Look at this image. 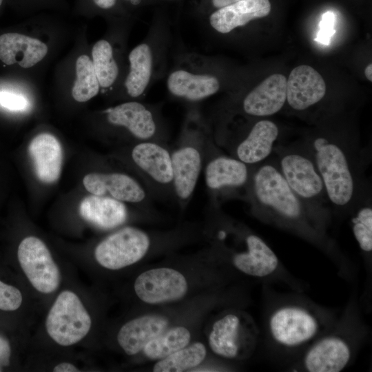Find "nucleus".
Returning <instances> with one entry per match:
<instances>
[{"mask_svg": "<svg viewBox=\"0 0 372 372\" xmlns=\"http://www.w3.org/2000/svg\"><path fill=\"white\" fill-rule=\"evenodd\" d=\"M99 87L92 60L87 55H81L76 61L72 97L78 102L87 101L98 94Z\"/></svg>", "mask_w": 372, "mask_h": 372, "instance_id": "obj_29", "label": "nucleus"}, {"mask_svg": "<svg viewBox=\"0 0 372 372\" xmlns=\"http://www.w3.org/2000/svg\"><path fill=\"white\" fill-rule=\"evenodd\" d=\"M209 138L196 131L184 132L171 147L174 200L184 209L189 203L203 169Z\"/></svg>", "mask_w": 372, "mask_h": 372, "instance_id": "obj_8", "label": "nucleus"}, {"mask_svg": "<svg viewBox=\"0 0 372 372\" xmlns=\"http://www.w3.org/2000/svg\"><path fill=\"white\" fill-rule=\"evenodd\" d=\"M3 0H0V6H1Z\"/></svg>", "mask_w": 372, "mask_h": 372, "instance_id": "obj_38", "label": "nucleus"}, {"mask_svg": "<svg viewBox=\"0 0 372 372\" xmlns=\"http://www.w3.org/2000/svg\"><path fill=\"white\" fill-rule=\"evenodd\" d=\"M23 297L21 291L14 286L0 280V309L14 311L19 308Z\"/></svg>", "mask_w": 372, "mask_h": 372, "instance_id": "obj_31", "label": "nucleus"}, {"mask_svg": "<svg viewBox=\"0 0 372 372\" xmlns=\"http://www.w3.org/2000/svg\"><path fill=\"white\" fill-rule=\"evenodd\" d=\"M11 349L9 342L0 336V371L10 363Z\"/></svg>", "mask_w": 372, "mask_h": 372, "instance_id": "obj_33", "label": "nucleus"}, {"mask_svg": "<svg viewBox=\"0 0 372 372\" xmlns=\"http://www.w3.org/2000/svg\"><path fill=\"white\" fill-rule=\"evenodd\" d=\"M130 72L125 81L127 94L138 97L145 90L152 72V54L150 47L141 43L129 54Z\"/></svg>", "mask_w": 372, "mask_h": 372, "instance_id": "obj_25", "label": "nucleus"}, {"mask_svg": "<svg viewBox=\"0 0 372 372\" xmlns=\"http://www.w3.org/2000/svg\"><path fill=\"white\" fill-rule=\"evenodd\" d=\"M83 183L91 194L151 208L152 198L141 182L130 174L119 172H92L84 176Z\"/></svg>", "mask_w": 372, "mask_h": 372, "instance_id": "obj_14", "label": "nucleus"}, {"mask_svg": "<svg viewBox=\"0 0 372 372\" xmlns=\"http://www.w3.org/2000/svg\"><path fill=\"white\" fill-rule=\"evenodd\" d=\"M53 371L54 372H75L79 371V369L74 364L68 362H62L56 365Z\"/></svg>", "mask_w": 372, "mask_h": 372, "instance_id": "obj_35", "label": "nucleus"}, {"mask_svg": "<svg viewBox=\"0 0 372 372\" xmlns=\"http://www.w3.org/2000/svg\"><path fill=\"white\" fill-rule=\"evenodd\" d=\"M128 158L152 199L175 203L171 147L166 143H135L128 152Z\"/></svg>", "mask_w": 372, "mask_h": 372, "instance_id": "obj_6", "label": "nucleus"}, {"mask_svg": "<svg viewBox=\"0 0 372 372\" xmlns=\"http://www.w3.org/2000/svg\"><path fill=\"white\" fill-rule=\"evenodd\" d=\"M253 166L225 154L209 138L203 169L209 202L220 205L229 199L242 200Z\"/></svg>", "mask_w": 372, "mask_h": 372, "instance_id": "obj_7", "label": "nucleus"}, {"mask_svg": "<svg viewBox=\"0 0 372 372\" xmlns=\"http://www.w3.org/2000/svg\"><path fill=\"white\" fill-rule=\"evenodd\" d=\"M190 339L191 333L185 327L167 328L149 341L143 351L147 358L159 360L187 346Z\"/></svg>", "mask_w": 372, "mask_h": 372, "instance_id": "obj_27", "label": "nucleus"}, {"mask_svg": "<svg viewBox=\"0 0 372 372\" xmlns=\"http://www.w3.org/2000/svg\"><path fill=\"white\" fill-rule=\"evenodd\" d=\"M338 318L330 311L300 298L273 304L266 318L269 342L282 353L303 351Z\"/></svg>", "mask_w": 372, "mask_h": 372, "instance_id": "obj_3", "label": "nucleus"}, {"mask_svg": "<svg viewBox=\"0 0 372 372\" xmlns=\"http://www.w3.org/2000/svg\"><path fill=\"white\" fill-rule=\"evenodd\" d=\"M326 92V83L321 74L307 65L294 68L287 80L286 102L297 112H304L320 103Z\"/></svg>", "mask_w": 372, "mask_h": 372, "instance_id": "obj_17", "label": "nucleus"}, {"mask_svg": "<svg viewBox=\"0 0 372 372\" xmlns=\"http://www.w3.org/2000/svg\"><path fill=\"white\" fill-rule=\"evenodd\" d=\"M364 74L366 78L370 81H372V64L369 63L364 69Z\"/></svg>", "mask_w": 372, "mask_h": 372, "instance_id": "obj_37", "label": "nucleus"}, {"mask_svg": "<svg viewBox=\"0 0 372 372\" xmlns=\"http://www.w3.org/2000/svg\"><path fill=\"white\" fill-rule=\"evenodd\" d=\"M92 64L100 87H108L116 81L118 68L113 56L110 43L106 40H99L92 50Z\"/></svg>", "mask_w": 372, "mask_h": 372, "instance_id": "obj_30", "label": "nucleus"}, {"mask_svg": "<svg viewBox=\"0 0 372 372\" xmlns=\"http://www.w3.org/2000/svg\"><path fill=\"white\" fill-rule=\"evenodd\" d=\"M271 6L269 0H242L218 9L209 17L213 28L222 34H227L249 21L269 14Z\"/></svg>", "mask_w": 372, "mask_h": 372, "instance_id": "obj_22", "label": "nucleus"}, {"mask_svg": "<svg viewBox=\"0 0 372 372\" xmlns=\"http://www.w3.org/2000/svg\"><path fill=\"white\" fill-rule=\"evenodd\" d=\"M302 142L322 178L333 216L344 219L371 193L366 176L369 153L357 138L347 134L319 132Z\"/></svg>", "mask_w": 372, "mask_h": 372, "instance_id": "obj_2", "label": "nucleus"}, {"mask_svg": "<svg viewBox=\"0 0 372 372\" xmlns=\"http://www.w3.org/2000/svg\"><path fill=\"white\" fill-rule=\"evenodd\" d=\"M91 318L78 296L63 291L56 298L45 321L48 335L57 344L67 347L81 341L90 331Z\"/></svg>", "mask_w": 372, "mask_h": 372, "instance_id": "obj_10", "label": "nucleus"}, {"mask_svg": "<svg viewBox=\"0 0 372 372\" xmlns=\"http://www.w3.org/2000/svg\"><path fill=\"white\" fill-rule=\"evenodd\" d=\"M28 152L37 178L44 183L56 182L61 174L63 149L56 138L48 133L36 136Z\"/></svg>", "mask_w": 372, "mask_h": 372, "instance_id": "obj_20", "label": "nucleus"}, {"mask_svg": "<svg viewBox=\"0 0 372 372\" xmlns=\"http://www.w3.org/2000/svg\"><path fill=\"white\" fill-rule=\"evenodd\" d=\"M286 101L287 79L282 74H273L245 96L242 110L254 117L269 116L280 112Z\"/></svg>", "mask_w": 372, "mask_h": 372, "instance_id": "obj_18", "label": "nucleus"}, {"mask_svg": "<svg viewBox=\"0 0 372 372\" xmlns=\"http://www.w3.org/2000/svg\"><path fill=\"white\" fill-rule=\"evenodd\" d=\"M272 155L291 190L327 232L333 214L322 178L304 143L276 144Z\"/></svg>", "mask_w": 372, "mask_h": 372, "instance_id": "obj_5", "label": "nucleus"}, {"mask_svg": "<svg viewBox=\"0 0 372 372\" xmlns=\"http://www.w3.org/2000/svg\"><path fill=\"white\" fill-rule=\"evenodd\" d=\"M90 1L99 9L110 10L115 6L117 0H90Z\"/></svg>", "mask_w": 372, "mask_h": 372, "instance_id": "obj_34", "label": "nucleus"}, {"mask_svg": "<svg viewBox=\"0 0 372 372\" xmlns=\"http://www.w3.org/2000/svg\"><path fill=\"white\" fill-rule=\"evenodd\" d=\"M41 41L19 33L0 36V60L6 65L19 64L29 68L41 61L48 52Z\"/></svg>", "mask_w": 372, "mask_h": 372, "instance_id": "obj_23", "label": "nucleus"}, {"mask_svg": "<svg viewBox=\"0 0 372 372\" xmlns=\"http://www.w3.org/2000/svg\"><path fill=\"white\" fill-rule=\"evenodd\" d=\"M207 349L201 342L187 345L159 360L154 366V372H180L194 368L205 358Z\"/></svg>", "mask_w": 372, "mask_h": 372, "instance_id": "obj_28", "label": "nucleus"}, {"mask_svg": "<svg viewBox=\"0 0 372 372\" xmlns=\"http://www.w3.org/2000/svg\"><path fill=\"white\" fill-rule=\"evenodd\" d=\"M353 236L368 266L372 256V198L364 197L349 216Z\"/></svg>", "mask_w": 372, "mask_h": 372, "instance_id": "obj_26", "label": "nucleus"}, {"mask_svg": "<svg viewBox=\"0 0 372 372\" xmlns=\"http://www.w3.org/2000/svg\"><path fill=\"white\" fill-rule=\"evenodd\" d=\"M105 112L108 123L125 130L136 143L145 141L165 143V138L160 135L154 112L143 104L125 102Z\"/></svg>", "mask_w": 372, "mask_h": 372, "instance_id": "obj_16", "label": "nucleus"}, {"mask_svg": "<svg viewBox=\"0 0 372 372\" xmlns=\"http://www.w3.org/2000/svg\"><path fill=\"white\" fill-rule=\"evenodd\" d=\"M240 1L242 0H212V4L214 7L219 9Z\"/></svg>", "mask_w": 372, "mask_h": 372, "instance_id": "obj_36", "label": "nucleus"}, {"mask_svg": "<svg viewBox=\"0 0 372 372\" xmlns=\"http://www.w3.org/2000/svg\"><path fill=\"white\" fill-rule=\"evenodd\" d=\"M169 326L167 318L160 315H145L123 324L117 335L118 344L129 355L143 351L152 339L165 331Z\"/></svg>", "mask_w": 372, "mask_h": 372, "instance_id": "obj_19", "label": "nucleus"}, {"mask_svg": "<svg viewBox=\"0 0 372 372\" xmlns=\"http://www.w3.org/2000/svg\"><path fill=\"white\" fill-rule=\"evenodd\" d=\"M258 338V331L254 320L247 316L231 311L214 322L208 343L216 355L238 360L247 358L254 352Z\"/></svg>", "mask_w": 372, "mask_h": 372, "instance_id": "obj_9", "label": "nucleus"}, {"mask_svg": "<svg viewBox=\"0 0 372 372\" xmlns=\"http://www.w3.org/2000/svg\"><path fill=\"white\" fill-rule=\"evenodd\" d=\"M365 330L354 302L340 319L301 353L293 371L339 372L353 361Z\"/></svg>", "mask_w": 372, "mask_h": 372, "instance_id": "obj_4", "label": "nucleus"}, {"mask_svg": "<svg viewBox=\"0 0 372 372\" xmlns=\"http://www.w3.org/2000/svg\"><path fill=\"white\" fill-rule=\"evenodd\" d=\"M134 289L141 301L158 304L182 298L187 293L188 285L185 276L176 269L158 267L141 273Z\"/></svg>", "mask_w": 372, "mask_h": 372, "instance_id": "obj_15", "label": "nucleus"}, {"mask_svg": "<svg viewBox=\"0 0 372 372\" xmlns=\"http://www.w3.org/2000/svg\"><path fill=\"white\" fill-rule=\"evenodd\" d=\"M0 105L10 110H24L28 106V101L20 94L1 91L0 92Z\"/></svg>", "mask_w": 372, "mask_h": 372, "instance_id": "obj_32", "label": "nucleus"}, {"mask_svg": "<svg viewBox=\"0 0 372 372\" xmlns=\"http://www.w3.org/2000/svg\"><path fill=\"white\" fill-rule=\"evenodd\" d=\"M17 256L24 273L38 291L50 293L58 289L59 269L41 240L34 236L24 238L19 245Z\"/></svg>", "mask_w": 372, "mask_h": 372, "instance_id": "obj_13", "label": "nucleus"}, {"mask_svg": "<svg viewBox=\"0 0 372 372\" xmlns=\"http://www.w3.org/2000/svg\"><path fill=\"white\" fill-rule=\"evenodd\" d=\"M242 200L258 220L310 243L331 258L342 274L350 273L347 258L291 190L272 156L253 166Z\"/></svg>", "mask_w": 372, "mask_h": 372, "instance_id": "obj_1", "label": "nucleus"}, {"mask_svg": "<svg viewBox=\"0 0 372 372\" xmlns=\"http://www.w3.org/2000/svg\"><path fill=\"white\" fill-rule=\"evenodd\" d=\"M169 92L177 97L197 101L216 94L220 83L209 74H196L183 70L173 72L167 79Z\"/></svg>", "mask_w": 372, "mask_h": 372, "instance_id": "obj_24", "label": "nucleus"}, {"mask_svg": "<svg viewBox=\"0 0 372 372\" xmlns=\"http://www.w3.org/2000/svg\"><path fill=\"white\" fill-rule=\"evenodd\" d=\"M279 136L280 130L276 123L260 119L242 136L215 143L231 156L255 165L272 156Z\"/></svg>", "mask_w": 372, "mask_h": 372, "instance_id": "obj_12", "label": "nucleus"}, {"mask_svg": "<svg viewBox=\"0 0 372 372\" xmlns=\"http://www.w3.org/2000/svg\"><path fill=\"white\" fill-rule=\"evenodd\" d=\"M81 216L101 229H112L124 224L129 216L125 202L105 196L91 194L79 206Z\"/></svg>", "mask_w": 372, "mask_h": 372, "instance_id": "obj_21", "label": "nucleus"}, {"mask_svg": "<svg viewBox=\"0 0 372 372\" xmlns=\"http://www.w3.org/2000/svg\"><path fill=\"white\" fill-rule=\"evenodd\" d=\"M125 1H132V0H125Z\"/></svg>", "mask_w": 372, "mask_h": 372, "instance_id": "obj_39", "label": "nucleus"}, {"mask_svg": "<svg viewBox=\"0 0 372 372\" xmlns=\"http://www.w3.org/2000/svg\"><path fill=\"white\" fill-rule=\"evenodd\" d=\"M152 243V237L147 231L125 227L102 240L95 248L94 257L102 267L117 270L141 260Z\"/></svg>", "mask_w": 372, "mask_h": 372, "instance_id": "obj_11", "label": "nucleus"}]
</instances>
